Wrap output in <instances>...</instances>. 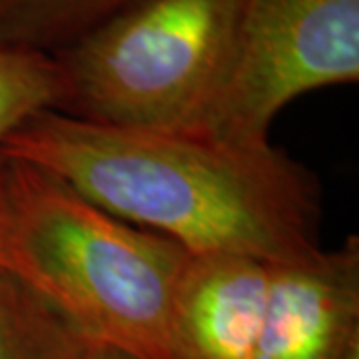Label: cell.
<instances>
[{"mask_svg":"<svg viewBox=\"0 0 359 359\" xmlns=\"http://www.w3.org/2000/svg\"><path fill=\"white\" fill-rule=\"evenodd\" d=\"M0 154L48 170L190 254L290 264L321 250L320 182L269 142L120 128L48 110L4 138Z\"/></svg>","mask_w":359,"mask_h":359,"instance_id":"6da1fadb","label":"cell"},{"mask_svg":"<svg viewBox=\"0 0 359 359\" xmlns=\"http://www.w3.org/2000/svg\"><path fill=\"white\" fill-rule=\"evenodd\" d=\"M190 252L134 228L44 168L0 154V269L90 341L172 359L170 304Z\"/></svg>","mask_w":359,"mask_h":359,"instance_id":"7a4b0ae2","label":"cell"},{"mask_svg":"<svg viewBox=\"0 0 359 359\" xmlns=\"http://www.w3.org/2000/svg\"><path fill=\"white\" fill-rule=\"evenodd\" d=\"M244 0H140L54 52L62 114L200 134L230 72Z\"/></svg>","mask_w":359,"mask_h":359,"instance_id":"3957f363","label":"cell"},{"mask_svg":"<svg viewBox=\"0 0 359 359\" xmlns=\"http://www.w3.org/2000/svg\"><path fill=\"white\" fill-rule=\"evenodd\" d=\"M358 80L359 0H244L230 72L198 136L268 144L285 104Z\"/></svg>","mask_w":359,"mask_h":359,"instance_id":"277c9868","label":"cell"},{"mask_svg":"<svg viewBox=\"0 0 359 359\" xmlns=\"http://www.w3.org/2000/svg\"><path fill=\"white\" fill-rule=\"evenodd\" d=\"M359 344V238L269 264L254 359H344Z\"/></svg>","mask_w":359,"mask_h":359,"instance_id":"5b68a950","label":"cell"},{"mask_svg":"<svg viewBox=\"0 0 359 359\" xmlns=\"http://www.w3.org/2000/svg\"><path fill=\"white\" fill-rule=\"evenodd\" d=\"M268 266L236 254H190L170 304V358L254 359Z\"/></svg>","mask_w":359,"mask_h":359,"instance_id":"8992f818","label":"cell"},{"mask_svg":"<svg viewBox=\"0 0 359 359\" xmlns=\"http://www.w3.org/2000/svg\"><path fill=\"white\" fill-rule=\"evenodd\" d=\"M90 344L60 311L0 269V359H80Z\"/></svg>","mask_w":359,"mask_h":359,"instance_id":"52a82bcc","label":"cell"},{"mask_svg":"<svg viewBox=\"0 0 359 359\" xmlns=\"http://www.w3.org/2000/svg\"><path fill=\"white\" fill-rule=\"evenodd\" d=\"M140 0H0V46L54 54Z\"/></svg>","mask_w":359,"mask_h":359,"instance_id":"ba28073f","label":"cell"},{"mask_svg":"<svg viewBox=\"0 0 359 359\" xmlns=\"http://www.w3.org/2000/svg\"><path fill=\"white\" fill-rule=\"evenodd\" d=\"M65 74L52 54L0 46V144L32 116L60 112Z\"/></svg>","mask_w":359,"mask_h":359,"instance_id":"9c48e42d","label":"cell"},{"mask_svg":"<svg viewBox=\"0 0 359 359\" xmlns=\"http://www.w3.org/2000/svg\"><path fill=\"white\" fill-rule=\"evenodd\" d=\"M80 359H136L128 355V353H124V351H120V349H116L112 346H104V344H96V341H92L88 346V349L84 351V355Z\"/></svg>","mask_w":359,"mask_h":359,"instance_id":"30bf717a","label":"cell"},{"mask_svg":"<svg viewBox=\"0 0 359 359\" xmlns=\"http://www.w3.org/2000/svg\"><path fill=\"white\" fill-rule=\"evenodd\" d=\"M344 359H359V344H355V346L351 347V349L347 351V355Z\"/></svg>","mask_w":359,"mask_h":359,"instance_id":"8fae6325","label":"cell"}]
</instances>
